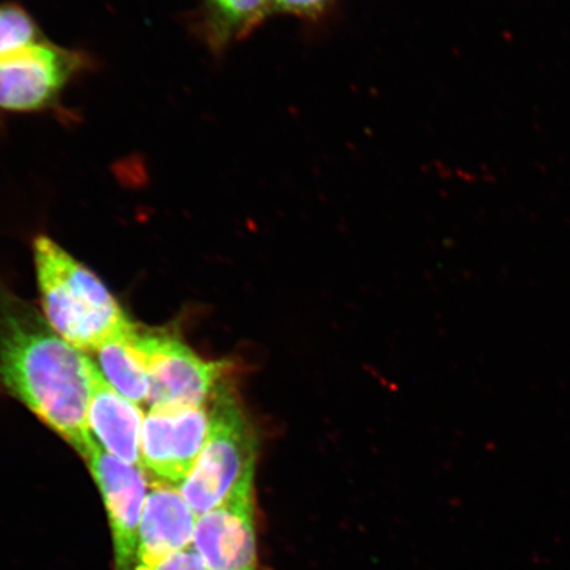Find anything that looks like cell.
I'll use <instances>...</instances> for the list:
<instances>
[{"instance_id":"obj_1","label":"cell","mask_w":570,"mask_h":570,"mask_svg":"<svg viewBox=\"0 0 570 570\" xmlns=\"http://www.w3.org/2000/svg\"><path fill=\"white\" fill-rule=\"evenodd\" d=\"M96 367L33 306L0 289V383L82 458L96 441L88 422Z\"/></svg>"},{"instance_id":"obj_2","label":"cell","mask_w":570,"mask_h":570,"mask_svg":"<svg viewBox=\"0 0 570 570\" xmlns=\"http://www.w3.org/2000/svg\"><path fill=\"white\" fill-rule=\"evenodd\" d=\"M33 256L48 323L70 345L96 352L137 326L105 284L55 240L40 235Z\"/></svg>"},{"instance_id":"obj_3","label":"cell","mask_w":570,"mask_h":570,"mask_svg":"<svg viewBox=\"0 0 570 570\" xmlns=\"http://www.w3.org/2000/svg\"><path fill=\"white\" fill-rule=\"evenodd\" d=\"M209 405L212 426L208 441L194 470L178 487L197 518L219 508L234 495L253 490L258 448L252 423L225 382Z\"/></svg>"},{"instance_id":"obj_4","label":"cell","mask_w":570,"mask_h":570,"mask_svg":"<svg viewBox=\"0 0 570 570\" xmlns=\"http://www.w3.org/2000/svg\"><path fill=\"white\" fill-rule=\"evenodd\" d=\"M149 380L151 409L203 407L224 383L226 362L205 361L183 341L161 332L132 334Z\"/></svg>"},{"instance_id":"obj_5","label":"cell","mask_w":570,"mask_h":570,"mask_svg":"<svg viewBox=\"0 0 570 570\" xmlns=\"http://www.w3.org/2000/svg\"><path fill=\"white\" fill-rule=\"evenodd\" d=\"M91 63L87 53L47 40L0 59V114L53 109Z\"/></svg>"},{"instance_id":"obj_6","label":"cell","mask_w":570,"mask_h":570,"mask_svg":"<svg viewBox=\"0 0 570 570\" xmlns=\"http://www.w3.org/2000/svg\"><path fill=\"white\" fill-rule=\"evenodd\" d=\"M209 403L203 407L149 410L140 438V468L170 487H180L208 441Z\"/></svg>"},{"instance_id":"obj_7","label":"cell","mask_w":570,"mask_h":570,"mask_svg":"<svg viewBox=\"0 0 570 570\" xmlns=\"http://www.w3.org/2000/svg\"><path fill=\"white\" fill-rule=\"evenodd\" d=\"M83 460L104 498L117 570H134L140 518L148 495L146 474L140 466L105 451L97 440Z\"/></svg>"},{"instance_id":"obj_8","label":"cell","mask_w":570,"mask_h":570,"mask_svg":"<svg viewBox=\"0 0 570 570\" xmlns=\"http://www.w3.org/2000/svg\"><path fill=\"white\" fill-rule=\"evenodd\" d=\"M191 546L208 570H256L253 490L198 517Z\"/></svg>"},{"instance_id":"obj_9","label":"cell","mask_w":570,"mask_h":570,"mask_svg":"<svg viewBox=\"0 0 570 570\" xmlns=\"http://www.w3.org/2000/svg\"><path fill=\"white\" fill-rule=\"evenodd\" d=\"M197 515L180 490L160 482L148 491L142 509L134 570H154L194 544Z\"/></svg>"},{"instance_id":"obj_10","label":"cell","mask_w":570,"mask_h":570,"mask_svg":"<svg viewBox=\"0 0 570 570\" xmlns=\"http://www.w3.org/2000/svg\"><path fill=\"white\" fill-rule=\"evenodd\" d=\"M88 422L105 451L140 466L142 413L137 404L105 381L98 367L92 373Z\"/></svg>"},{"instance_id":"obj_11","label":"cell","mask_w":570,"mask_h":570,"mask_svg":"<svg viewBox=\"0 0 570 570\" xmlns=\"http://www.w3.org/2000/svg\"><path fill=\"white\" fill-rule=\"evenodd\" d=\"M275 12L273 0H204L198 27L214 53L245 39Z\"/></svg>"},{"instance_id":"obj_12","label":"cell","mask_w":570,"mask_h":570,"mask_svg":"<svg viewBox=\"0 0 570 570\" xmlns=\"http://www.w3.org/2000/svg\"><path fill=\"white\" fill-rule=\"evenodd\" d=\"M137 327L125 337L106 342L95 352L107 382L135 404L147 403L149 397L145 362L132 344V334Z\"/></svg>"},{"instance_id":"obj_13","label":"cell","mask_w":570,"mask_h":570,"mask_svg":"<svg viewBox=\"0 0 570 570\" xmlns=\"http://www.w3.org/2000/svg\"><path fill=\"white\" fill-rule=\"evenodd\" d=\"M45 33L23 6L13 2L0 3V59L45 41Z\"/></svg>"},{"instance_id":"obj_14","label":"cell","mask_w":570,"mask_h":570,"mask_svg":"<svg viewBox=\"0 0 570 570\" xmlns=\"http://www.w3.org/2000/svg\"><path fill=\"white\" fill-rule=\"evenodd\" d=\"M334 0H273L274 10L298 18H317Z\"/></svg>"},{"instance_id":"obj_15","label":"cell","mask_w":570,"mask_h":570,"mask_svg":"<svg viewBox=\"0 0 570 570\" xmlns=\"http://www.w3.org/2000/svg\"><path fill=\"white\" fill-rule=\"evenodd\" d=\"M154 570H208L206 569L202 556L197 553L194 546L187 550L170 556L169 559Z\"/></svg>"}]
</instances>
